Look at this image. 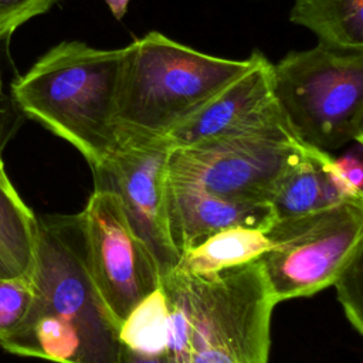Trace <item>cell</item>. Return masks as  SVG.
Segmentation results:
<instances>
[{
	"instance_id": "1",
	"label": "cell",
	"mask_w": 363,
	"mask_h": 363,
	"mask_svg": "<svg viewBox=\"0 0 363 363\" xmlns=\"http://www.w3.org/2000/svg\"><path fill=\"white\" fill-rule=\"evenodd\" d=\"M31 306L0 347L55 363H116L121 326L88 268L81 216H37Z\"/></svg>"
},
{
	"instance_id": "2",
	"label": "cell",
	"mask_w": 363,
	"mask_h": 363,
	"mask_svg": "<svg viewBox=\"0 0 363 363\" xmlns=\"http://www.w3.org/2000/svg\"><path fill=\"white\" fill-rule=\"evenodd\" d=\"M172 363H268L277 305L259 261L160 279Z\"/></svg>"
},
{
	"instance_id": "3",
	"label": "cell",
	"mask_w": 363,
	"mask_h": 363,
	"mask_svg": "<svg viewBox=\"0 0 363 363\" xmlns=\"http://www.w3.org/2000/svg\"><path fill=\"white\" fill-rule=\"evenodd\" d=\"M123 48L62 41L10 85L17 109L71 143L95 167L116 145Z\"/></svg>"
},
{
	"instance_id": "4",
	"label": "cell",
	"mask_w": 363,
	"mask_h": 363,
	"mask_svg": "<svg viewBox=\"0 0 363 363\" xmlns=\"http://www.w3.org/2000/svg\"><path fill=\"white\" fill-rule=\"evenodd\" d=\"M248 60L204 54L157 31L123 47L118 138H162L241 74Z\"/></svg>"
},
{
	"instance_id": "5",
	"label": "cell",
	"mask_w": 363,
	"mask_h": 363,
	"mask_svg": "<svg viewBox=\"0 0 363 363\" xmlns=\"http://www.w3.org/2000/svg\"><path fill=\"white\" fill-rule=\"evenodd\" d=\"M275 92L305 145L333 152L363 140V52L318 44L274 65Z\"/></svg>"
},
{
	"instance_id": "6",
	"label": "cell",
	"mask_w": 363,
	"mask_h": 363,
	"mask_svg": "<svg viewBox=\"0 0 363 363\" xmlns=\"http://www.w3.org/2000/svg\"><path fill=\"white\" fill-rule=\"evenodd\" d=\"M312 149L291 129L221 136L172 147L167 179L227 200L269 203L284 176Z\"/></svg>"
},
{
	"instance_id": "7",
	"label": "cell",
	"mask_w": 363,
	"mask_h": 363,
	"mask_svg": "<svg viewBox=\"0 0 363 363\" xmlns=\"http://www.w3.org/2000/svg\"><path fill=\"white\" fill-rule=\"evenodd\" d=\"M281 238L258 261L275 303L309 296L329 285L363 248V201L278 218Z\"/></svg>"
},
{
	"instance_id": "8",
	"label": "cell",
	"mask_w": 363,
	"mask_h": 363,
	"mask_svg": "<svg viewBox=\"0 0 363 363\" xmlns=\"http://www.w3.org/2000/svg\"><path fill=\"white\" fill-rule=\"evenodd\" d=\"M79 216L94 284L106 309L122 326L160 288L157 264L132 230L113 191L95 187Z\"/></svg>"
},
{
	"instance_id": "9",
	"label": "cell",
	"mask_w": 363,
	"mask_h": 363,
	"mask_svg": "<svg viewBox=\"0 0 363 363\" xmlns=\"http://www.w3.org/2000/svg\"><path fill=\"white\" fill-rule=\"evenodd\" d=\"M172 146L162 138H118L113 149L92 167L95 187L113 191L132 230L152 252L160 279L180 261L167 224L166 184Z\"/></svg>"
},
{
	"instance_id": "10",
	"label": "cell",
	"mask_w": 363,
	"mask_h": 363,
	"mask_svg": "<svg viewBox=\"0 0 363 363\" xmlns=\"http://www.w3.org/2000/svg\"><path fill=\"white\" fill-rule=\"evenodd\" d=\"M247 60L241 74L163 136L172 147L247 132L291 129L277 98L274 64L259 50Z\"/></svg>"
},
{
	"instance_id": "11",
	"label": "cell",
	"mask_w": 363,
	"mask_h": 363,
	"mask_svg": "<svg viewBox=\"0 0 363 363\" xmlns=\"http://www.w3.org/2000/svg\"><path fill=\"white\" fill-rule=\"evenodd\" d=\"M166 211L170 238L179 255L218 231L267 227L275 220L269 203L227 200L199 186L170 179L166 184Z\"/></svg>"
},
{
	"instance_id": "12",
	"label": "cell",
	"mask_w": 363,
	"mask_h": 363,
	"mask_svg": "<svg viewBox=\"0 0 363 363\" xmlns=\"http://www.w3.org/2000/svg\"><path fill=\"white\" fill-rule=\"evenodd\" d=\"M23 113L14 102L0 106V277L30 278L37 247V216L9 179L4 149Z\"/></svg>"
},
{
	"instance_id": "13",
	"label": "cell",
	"mask_w": 363,
	"mask_h": 363,
	"mask_svg": "<svg viewBox=\"0 0 363 363\" xmlns=\"http://www.w3.org/2000/svg\"><path fill=\"white\" fill-rule=\"evenodd\" d=\"M330 159V153L312 149L284 176L269 200L275 218L299 217L350 201L332 173Z\"/></svg>"
},
{
	"instance_id": "14",
	"label": "cell",
	"mask_w": 363,
	"mask_h": 363,
	"mask_svg": "<svg viewBox=\"0 0 363 363\" xmlns=\"http://www.w3.org/2000/svg\"><path fill=\"white\" fill-rule=\"evenodd\" d=\"M275 245L274 223L267 227H233L218 231L182 252L176 268L191 274L216 272L257 261Z\"/></svg>"
},
{
	"instance_id": "15",
	"label": "cell",
	"mask_w": 363,
	"mask_h": 363,
	"mask_svg": "<svg viewBox=\"0 0 363 363\" xmlns=\"http://www.w3.org/2000/svg\"><path fill=\"white\" fill-rule=\"evenodd\" d=\"M289 20L326 47L363 52V0H295Z\"/></svg>"
},
{
	"instance_id": "16",
	"label": "cell",
	"mask_w": 363,
	"mask_h": 363,
	"mask_svg": "<svg viewBox=\"0 0 363 363\" xmlns=\"http://www.w3.org/2000/svg\"><path fill=\"white\" fill-rule=\"evenodd\" d=\"M166 329V308L159 288L121 326V342L145 352L164 350Z\"/></svg>"
},
{
	"instance_id": "17",
	"label": "cell",
	"mask_w": 363,
	"mask_h": 363,
	"mask_svg": "<svg viewBox=\"0 0 363 363\" xmlns=\"http://www.w3.org/2000/svg\"><path fill=\"white\" fill-rule=\"evenodd\" d=\"M33 295L30 278L0 277V342L21 325L31 306Z\"/></svg>"
},
{
	"instance_id": "18",
	"label": "cell",
	"mask_w": 363,
	"mask_h": 363,
	"mask_svg": "<svg viewBox=\"0 0 363 363\" xmlns=\"http://www.w3.org/2000/svg\"><path fill=\"white\" fill-rule=\"evenodd\" d=\"M333 285L337 291V299L349 323L354 330L363 333V309H362V248L343 267Z\"/></svg>"
},
{
	"instance_id": "19",
	"label": "cell",
	"mask_w": 363,
	"mask_h": 363,
	"mask_svg": "<svg viewBox=\"0 0 363 363\" xmlns=\"http://www.w3.org/2000/svg\"><path fill=\"white\" fill-rule=\"evenodd\" d=\"M330 169L345 194L350 200L363 201L362 143H354L350 150L339 157L332 156Z\"/></svg>"
},
{
	"instance_id": "20",
	"label": "cell",
	"mask_w": 363,
	"mask_h": 363,
	"mask_svg": "<svg viewBox=\"0 0 363 363\" xmlns=\"http://www.w3.org/2000/svg\"><path fill=\"white\" fill-rule=\"evenodd\" d=\"M60 0H0V41L30 21L47 13Z\"/></svg>"
},
{
	"instance_id": "21",
	"label": "cell",
	"mask_w": 363,
	"mask_h": 363,
	"mask_svg": "<svg viewBox=\"0 0 363 363\" xmlns=\"http://www.w3.org/2000/svg\"><path fill=\"white\" fill-rule=\"evenodd\" d=\"M116 363H172V362L166 353V349L159 352H145L121 342Z\"/></svg>"
},
{
	"instance_id": "22",
	"label": "cell",
	"mask_w": 363,
	"mask_h": 363,
	"mask_svg": "<svg viewBox=\"0 0 363 363\" xmlns=\"http://www.w3.org/2000/svg\"><path fill=\"white\" fill-rule=\"evenodd\" d=\"M105 3L108 4V7L111 9L112 14L121 20L126 11H128V4H129V0H105Z\"/></svg>"
}]
</instances>
